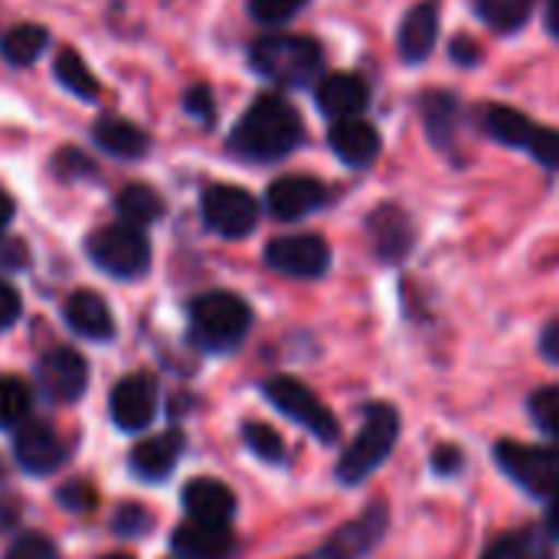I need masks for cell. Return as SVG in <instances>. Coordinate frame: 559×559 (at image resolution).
Wrapping results in <instances>:
<instances>
[{
  "label": "cell",
  "instance_id": "cell-1",
  "mask_svg": "<svg viewBox=\"0 0 559 559\" xmlns=\"http://www.w3.org/2000/svg\"><path fill=\"white\" fill-rule=\"evenodd\" d=\"M301 141V118L282 95H259L233 128L229 147L249 160H282Z\"/></svg>",
  "mask_w": 559,
  "mask_h": 559
},
{
  "label": "cell",
  "instance_id": "cell-2",
  "mask_svg": "<svg viewBox=\"0 0 559 559\" xmlns=\"http://www.w3.org/2000/svg\"><path fill=\"white\" fill-rule=\"evenodd\" d=\"M249 62L259 75H265L275 85H308L321 75L324 52L311 36H292V33H275L262 36L249 49Z\"/></svg>",
  "mask_w": 559,
  "mask_h": 559
},
{
  "label": "cell",
  "instance_id": "cell-3",
  "mask_svg": "<svg viewBox=\"0 0 559 559\" xmlns=\"http://www.w3.org/2000/svg\"><path fill=\"white\" fill-rule=\"evenodd\" d=\"M252 328L249 305L233 292H206L190 305V341L206 354H226Z\"/></svg>",
  "mask_w": 559,
  "mask_h": 559
},
{
  "label": "cell",
  "instance_id": "cell-4",
  "mask_svg": "<svg viewBox=\"0 0 559 559\" xmlns=\"http://www.w3.org/2000/svg\"><path fill=\"white\" fill-rule=\"evenodd\" d=\"M396 439H400V413L386 403H370L357 439L337 462V481L341 485L367 481L390 459Z\"/></svg>",
  "mask_w": 559,
  "mask_h": 559
},
{
  "label": "cell",
  "instance_id": "cell-5",
  "mask_svg": "<svg viewBox=\"0 0 559 559\" xmlns=\"http://www.w3.org/2000/svg\"><path fill=\"white\" fill-rule=\"evenodd\" d=\"M85 249H88V259L115 278H138L151 265V242L144 229L131 223H111V226L95 229Z\"/></svg>",
  "mask_w": 559,
  "mask_h": 559
},
{
  "label": "cell",
  "instance_id": "cell-6",
  "mask_svg": "<svg viewBox=\"0 0 559 559\" xmlns=\"http://www.w3.org/2000/svg\"><path fill=\"white\" fill-rule=\"evenodd\" d=\"M481 128L498 138L501 144L511 147H524L531 151L544 167L559 170V131L537 124L534 118H527L518 108L508 105H485L481 108Z\"/></svg>",
  "mask_w": 559,
  "mask_h": 559
},
{
  "label": "cell",
  "instance_id": "cell-7",
  "mask_svg": "<svg viewBox=\"0 0 559 559\" xmlns=\"http://www.w3.org/2000/svg\"><path fill=\"white\" fill-rule=\"evenodd\" d=\"M495 462L527 495H537V498H557L559 495V445L498 442Z\"/></svg>",
  "mask_w": 559,
  "mask_h": 559
},
{
  "label": "cell",
  "instance_id": "cell-8",
  "mask_svg": "<svg viewBox=\"0 0 559 559\" xmlns=\"http://www.w3.org/2000/svg\"><path fill=\"white\" fill-rule=\"evenodd\" d=\"M262 393L269 396V403H272L282 416H288L292 423H298L301 429H308L318 442H324V445L337 442L341 426H337L334 413H331L305 383H298V380H292V377H272V380L262 386Z\"/></svg>",
  "mask_w": 559,
  "mask_h": 559
},
{
  "label": "cell",
  "instance_id": "cell-9",
  "mask_svg": "<svg viewBox=\"0 0 559 559\" xmlns=\"http://www.w3.org/2000/svg\"><path fill=\"white\" fill-rule=\"evenodd\" d=\"M265 265L288 278H321L331 269V246L314 233L278 236L265 246Z\"/></svg>",
  "mask_w": 559,
  "mask_h": 559
},
{
  "label": "cell",
  "instance_id": "cell-10",
  "mask_svg": "<svg viewBox=\"0 0 559 559\" xmlns=\"http://www.w3.org/2000/svg\"><path fill=\"white\" fill-rule=\"evenodd\" d=\"M203 219L213 233H219L223 239H242L255 229L259 223V203L252 193H246L242 187H229V183H216L203 193Z\"/></svg>",
  "mask_w": 559,
  "mask_h": 559
},
{
  "label": "cell",
  "instance_id": "cell-11",
  "mask_svg": "<svg viewBox=\"0 0 559 559\" xmlns=\"http://www.w3.org/2000/svg\"><path fill=\"white\" fill-rule=\"evenodd\" d=\"M386 521H390L386 504H370L357 521L334 531L328 544H321L314 554H305L298 559H364L383 540Z\"/></svg>",
  "mask_w": 559,
  "mask_h": 559
},
{
  "label": "cell",
  "instance_id": "cell-12",
  "mask_svg": "<svg viewBox=\"0 0 559 559\" xmlns=\"http://www.w3.org/2000/svg\"><path fill=\"white\" fill-rule=\"evenodd\" d=\"M36 377H39L43 393L52 403L69 406V403H79L85 386H88V364H85V357L79 350L56 347V350L43 354V360L36 367Z\"/></svg>",
  "mask_w": 559,
  "mask_h": 559
},
{
  "label": "cell",
  "instance_id": "cell-13",
  "mask_svg": "<svg viewBox=\"0 0 559 559\" xmlns=\"http://www.w3.org/2000/svg\"><path fill=\"white\" fill-rule=\"evenodd\" d=\"M111 419L118 429L124 432H141L154 423L157 416V383L144 373H131L124 377L115 390H111Z\"/></svg>",
  "mask_w": 559,
  "mask_h": 559
},
{
  "label": "cell",
  "instance_id": "cell-14",
  "mask_svg": "<svg viewBox=\"0 0 559 559\" xmlns=\"http://www.w3.org/2000/svg\"><path fill=\"white\" fill-rule=\"evenodd\" d=\"M13 455L23 472L29 475H52L66 462V442L49 423H26L16 429Z\"/></svg>",
  "mask_w": 559,
  "mask_h": 559
},
{
  "label": "cell",
  "instance_id": "cell-15",
  "mask_svg": "<svg viewBox=\"0 0 559 559\" xmlns=\"http://www.w3.org/2000/svg\"><path fill=\"white\" fill-rule=\"evenodd\" d=\"M328 203V190L321 180L314 177H282L269 187L265 193V206L275 219L282 223H295L311 216L314 210H321Z\"/></svg>",
  "mask_w": 559,
  "mask_h": 559
},
{
  "label": "cell",
  "instance_id": "cell-16",
  "mask_svg": "<svg viewBox=\"0 0 559 559\" xmlns=\"http://www.w3.org/2000/svg\"><path fill=\"white\" fill-rule=\"evenodd\" d=\"M367 229H370V239H373V249L380 259L386 262H400L409 255L413 249V239H416V229H413V219L406 210H400L396 203H383L370 213L367 219Z\"/></svg>",
  "mask_w": 559,
  "mask_h": 559
},
{
  "label": "cell",
  "instance_id": "cell-17",
  "mask_svg": "<svg viewBox=\"0 0 559 559\" xmlns=\"http://www.w3.org/2000/svg\"><path fill=\"white\" fill-rule=\"evenodd\" d=\"M170 547L177 559H229L236 550V540L226 524L187 521L174 531Z\"/></svg>",
  "mask_w": 559,
  "mask_h": 559
},
{
  "label": "cell",
  "instance_id": "cell-18",
  "mask_svg": "<svg viewBox=\"0 0 559 559\" xmlns=\"http://www.w3.org/2000/svg\"><path fill=\"white\" fill-rule=\"evenodd\" d=\"M367 105H370V85L354 72H334L318 85V108L334 121L357 118Z\"/></svg>",
  "mask_w": 559,
  "mask_h": 559
},
{
  "label": "cell",
  "instance_id": "cell-19",
  "mask_svg": "<svg viewBox=\"0 0 559 559\" xmlns=\"http://www.w3.org/2000/svg\"><path fill=\"white\" fill-rule=\"evenodd\" d=\"M62 314H66V324L85 341H108L115 334V314H111L108 301L95 292H85V288L72 292L66 298Z\"/></svg>",
  "mask_w": 559,
  "mask_h": 559
},
{
  "label": "cell",
  "instance_id": "cell-20",
  "mask_svg": "<svg viewBox=\"0 0 559 559\" xmlns=\"http://www.w3.org/2000/svg\"><path fill=\"white\" fill-rule=\"evenodd\" d=\"M183 508H187L190 521L229 524L236 514V495L216 478H193L183 488Z\"/></svg>",
  "mask_w": 559,
  "mask_h": 559
},
{
  "label": "cell",
  "instance_id": "cell-21",
  "mask_svg": "<svg viewBox=\"0 0 559 559\" xmlns=\"http://www.w3.org/2000/svg\"><path fill=\"white\" fill-rule=\"evenodd\" d=\"M180 452H183V436L177 429H167L160 436L144 439L141 445H134V452H131V472L138 478H144V481H164L174 472Z\"/></svg>",
  "mask_w": 559,
  "mask_h": 559
},
{
  "label": "cell",
  "instance_id": "cell-22",
  "mask_svg": "<svg viewBox=\"0 0 559 559\" xmlns=\"http://www.w3.org/2000/svg\"><path fill=\"white\" fill-rule=\"evenodd\" d=\"M328 141H331V151L344 164H350V167H367L380 154V134H377V128L367 124V121H360V118H341V121H334Z\"/></svg>",
  "mask_w": 559,
  "mask_h": 559
},
{
  "label": "cell",
  "instance_id": "cell-23",
  "mask_svg": "<svg viewBox=\"0 0 559 559\" xmlns=\"http://www.w3.org/2000/svg\"><path fill=\"white\" fill-rule=\"evenodd\" d=\"M436 36H439V10H436L432 0H423V3H416L403 16V26H400V56L406 62H423L432 52Z\"/></svg>",
  "mask_w": 559,
  "mask_h": 559
},
{
  "label": "cell",
  "instance_id": "cell-24",
  "mask_svg": "<svg viewBox=\"0 0 559 559\" xmlns=\"http://www.w3.org/2000/svg\"><path fill=\"white\" fill-rule=\"evenodd\" d=\"M95 144L111 154V157H121V160H134L141 157L147 147H151V138L131 124L128 118H118V115H105L95 121Z\"/></svg>",
  "mask_w": 559,
  "mask_h": 559
},
{
  "label": "cell",
  "instance_id": "cell-25",
  "mask_svg": "<svg viewBox=\"0 0 559 559\" xmlns=\"http://www.w3.org/2000/svg\"><path fill=\"white\" fill-rule=\"evenodd\" d=\"M115 210L121 216V223H131L138 229L157 223L164 216V200L157 190L144 187V183H128L118 197H115Z\"/></svg>",
  "mask_w": 559,
  "mask_h": 559
},
{
  "label": "cell",
  "instance_id": "cell-26",
  "mask_svg": "<svg viewBox=\"0 0 559 559\" xmlns=\"http://www.w3.org/2000/svg\"><path fill=\"white\" fill-rule=\"evenodd\" d=\"M49 46V33L36 23H20L13 29L3 33L0 39V52L13 62V66H29L43 56V49Z\"/></svg>",
  "mask_w": 559,
  "mask_h": 559
},
{
  "label": "cell",
  "instance_id": "cell-27",
  "mask_svg": "<svg viewBox=\"0 0 559 559\" xmlns=\"http://www.w3.org/2000/svg\"><path fill=\"white\" fill-rule=\"evenodd\" d=\"M423 118H426V131L429 138L445 147L455 138V124H459V102L449 92H429L423 98Z\"/></svg>",
  "mask_w": 559,
  "mask_h": 559
},
{
  "label": "cell",
  "instance_id": "cell-28",
  "mask_svg": "<svg viewBox=\"0 0 559 559\" xmlns=\"http://www.w3.org/2000/svg\"><path fill=\"white\" fill-rule=\"evenodd\" d=\"M56 79L79 98H98V79L92 75L88 62L75 49H59L56 52Z\"/></svg>",
  "mask_w": 559,
  "mask_h": 559
},
{
  "label": "cell",
  "instance_id": "cell-29",
  "mask_svg": "<svg viewBox=\"0 0 559 559\" xmlns=\"http://www.w3.org/2000/svg\"><path fill=\"white\" fill-rule=\"evenodd\" d=\"M478 16L498 29V33H514L527 23V16L534 13V0H475Z\"/></svg>",
  "mask_w": 559,
  "mask_h": 559
},
{
  "label": "cell",
  "instance_id": "cell-30",
  "mask_svg": "<svg viewBox=\"0 0 559 559\" xmlns=\"http://www.w3.org/2000/svg\"><path fill=\"white\" fill-rule=\"evenodd\" d=\"M33 409V393L20 377H0V429L26 426Z\"/></svg>",
  "mask_w": 559,
  "mask_h": 559
},
{
  "label": "cell",
  "instance_id": "cell-31",
  "mask_svg": "<svg viewBox=\"0 0 559 559\" xmlns=\"http://www.w3.org/2000/svg\"><path fill=\"white\" fill-rule=\"evenodd\" d=\"M242 439L252 449V455H259L262 462H275V465L285 462V442H282V436L272 426H265V423H246Z\"/></svg>",
  "mask_w": 559,
  "mask_h": 559
},
{
  "label": "cell",
  "instance_id": "cell-32",
  "mask_svg": "<svg viewBox=\"0 0 559 559\" xmlns=\"http://www.w3.org/2000/svg\"><path fill=\"white\" fill-rule=\"evenodd\" d=\"M531 416L540 432L559 439V386H544L531 396Z\"/></svg>",
  "mask_w": 559,
  "mask_h": 559
},
{
  "label": "cell",
  "instance_id": "cell-33",
  "mask_svg": "<svg viewBox=\"0 0 559 559\" xmlns=\"http://www.w3.org/2000/svg\"><path fill=\"white\" fill-rule=\"evenodd\" d=\"M305 3H308V0H249V13H252L259 23L275 26V23L292 20Z\"/></svg>",
  "mask_w": 559,
  "mask_h": 559
},
{
  "label": "cell",
  "instance_id": "cell-34",
  "mask_svg": "<svg viewBox=\"0 0 559 559\" xmlns=\"http://www.w3.org/2000/svg\"><path fill=\"white\" fill-rule=\"evenodd\" d=\"M514 557L518 559H554V544L550 534L540 531H521V534H508Z\"/></svg>",
  "mask_w": 559,
  "mask_h": 559
},
{
  "label": "cell",
  "instance_id": "cell-35",
  "mask_svg": "<svg viewBox=\"0 0 559 559\" xmlns=\"http://www.w3.org/2000/svg\"><path fill=\"white\" fill-rule=\"evenodd\" d=\"M3 559H59V550L43 534H23L10 544Z\"/></svg>",
  "mask_w": 559,
  "mask_h": 559
},
{
  "label": "cell",
  "instance_id": "cell-36",
  "mask_svg": "<svg viewBox=\"0 0 559 559\" xmlns=\"http://www.w3.org/2000/svg\"><path fill=\"white\" fill-rule=\"evenodd\" d=\"M20 311H23V305H20L16 288H13L10 282H3V278H0V331L13 328V324H16V318H20Z\"/></svg>",
  "mask_w": 559,
  "mask_h": 559
},
{
  "label": "cell",
  "instance_id": "cell-37",
  "mask_svg": "<svg viewBox=\"0 0 559 559\" xmlns=\"http://www.w3.org/2000/svg\"><path fill=\"white\" fill-rule=\"evenodd\" d=\"M183 108H187L193 118L210 121V118H213V95H210V88H206V85H193V88L183 95Z\"/></svg>",
  "mask_w": 559,
  "mask_h": 559
},
{
  "label": "cell",
  "instance_id": "cell-38",
  "mask_svg": "<svg viewBox=\"0 0 559 559\" xmlns=\"http://www.w3.org/2000/svg\"><path fill=\"white\" fill-rule=\"evenodd\" d=\"M115 527H118V534H124V537H138V534L147 527V514H144L138 504H128V508L118 514Z\"/></svg>",
  "mask_w": 559,
  "mask_h": 559
},
{
  "label": "cell",
  "instance_id": "cell-39",
  "mask_svg": "<svg viewBox=\"0 0 559 559\" xmlns=\"http://www.w3.org/2000/svg\"><path fill=\"white\" fill-rule=\"evenodd\" d=\"M59 501H62L69 511H88V508L95 504V498H92V491H88L85 485H69V488H62V491H59Z\"/></svg>",
  "mask_w": 559,
  "mask_h": 559
},
{
  "label": "cell",
  "instance_id": "cell-40",
  "mask_svg": "<svg viewBox=\"0 0 559 559\" xmlns=\"http://www.w3.org/2000/svg\"><path fill=\"white\" fill-rule=\"evenodd\" d=\"M432 468H436L439 475H455V472L462 468V452L452 449V445H442V449L432 455Z\"/></svg>",
  "mask_w": 559,
  "mask_h": 559
},
{
  "label": "cell",
  "instance_id": "cell-41",
  "mask_svg": "<svg viewBox=\"0 0 559 559\" xmlns=\"http://www.w3.org/2000/svg\"><path fill=\"white\" fill-rule=\"evenodd\" d=\"M540 354H544L550 364H559V321L544 328V334H540Z\"/></svg>",
  "mask_w": 559,
  "mask_h": 559
},
{
  "label": "cell",
  "instance_id": "cell-42",
  "mask_svg": "<svg viewBox=\"0 0 559 559\" xmlns=\"http://www.w3.org/2000/svg\"><path fill=\"white\" fill-rule=\"evenodd\" d=\"M20 524V504L13 498H0V534L16 531Z\"/></svg>",
  "mask_w": 559,
  "mask_h": 559
},
{
  "label": "cell",
  "instance_id": "cell-43",
  "mask_svg": "<svg viewBox=\"0 0 559 559\" xmlns=\"http://www.w3.org/2000/svg\"><path fill=\"white\" fill-rule=\"evenodd\" d=\"M452 59H459V62H468V66H475L478 62V46L468 39V36H459L455 43H452Z\"/></svg>",
  "mask_w": 559,
  "mask_h": 559
},
{
  "label": "cell",
  "instance_id": "cell-44",
  "mask_svg": "<svg viewBox=\"0 0 559 559\" xmlns=\"http://www.w3.org/2000/svg\"><path fill=\"white\" fill-rule=\"evenodd\" d=\"M481 559H518L514 557V547H511V537L495 540V544L481 554Z\"/></svg>",
  "mask_w": 559,
  "mask_h": 559
},
{
  "label": "cell",
  "instance_id": "cell-45",
  "mask_svg": "<svg viewBox=\"0 0 559 559\" xmlns=\"http://www.w3.org/2000/svg\"><path fill=\"white\" fill-rule=\"evenodd\" d=\"M10 219H13V200L7 193H0V236L7 233Z\"/></svg>",
  "mask_w": 559,
  "mask_h": 559
},
{
  "label": "cell",
  "instance_id": "cell-46",
  "mask_svg": "<svg viewBox=\"0 0 559 559\" xmlns=\"http://www.w3.org/2000/svg\"><path fill=\"white\" fill-rule=\"evenodd\" d=\"M547 531H550V537H554V540H559V495L554 498L550 511H547Z\"/></svg>",
  "mask_w": 559,
  "mask_h": 559
},
{
  "label": "cell",
  "instance_id": "cell-47",
  "mask_svg": "<svg viewBox=\"0 0 559 559\" xmlns=\"http://www.w3.org/2000/svg\"><path fill=\"white\" fill-rule=\"evenodd\" d=\"M547 26L559 36V0H547Z\"/></svg>",
  "mask_w": 559,
  "mask_h": 559
},
{
  "label": "cell",
  "instance_id": "cell-48",
  "mask_svg": "<svg viewBox=\"0 0 559 559\" xmlns=\"http://www.w3.org/2000/svg\"><path fill=\"white\" fill-rule=\"evenodd\" d=\"M105 559H134V557H128V554H111V557H105Z\"/></svg>",
  "mask_w": 559,
  "mask_h": 559
}]
</instances>
